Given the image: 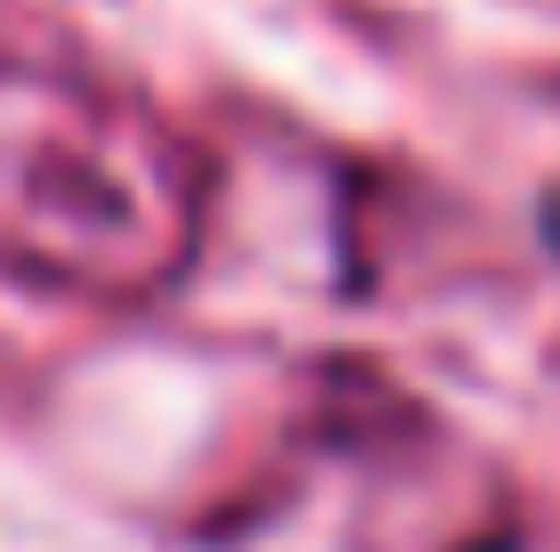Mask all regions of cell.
<instances>
[{
    "label": "cell",
    "mask_w": 560,
    "mask_h": 552,
    "mask_svg": "<svg viewBox=\"0 0 560 552\" xmlns=\"http://www.w3.org/2000/svg\"><path fill=\"white\" fill-rule=\"evenodd\" d=\"M552 244H560V212H552Z\"/></svg>",
    "instance_id": "obj_1"
}]
</instances>
